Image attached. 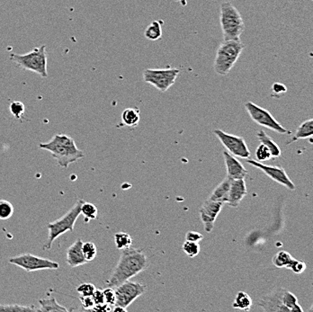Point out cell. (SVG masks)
I'll list each match as a JSON object with an SVG mask.
<instances>
[{"instance_id": "1", "label": "cell", "mask_w": 313, "mask_h": 312, "mask_svg": "<svg viewBox=\"0 0 313 312\" xmlns=\"http://www.w3.org/2000/svg\"><path fill=\"white\" fill-rule=\"evenodd\" d=\"M148 267V258L142 250L127 247L121 251V257L113 274L107 281L108 287L115 288L142 273Z\"/></svg>"}, {"instance_id": "2", "label": "cell", "mask_w": 313, "mask_h": 312, "mask_svg": "<svg viewBox=\"0 0 313 312\" xmlns=\"http://www.w3.org/2000/svg\"><path fill=\"white\" fill-rule=\"evenodd\" d=\"M39 148L50 152L62 168H67L72 163L84 158L83 151L78 149L74 140L65 134H56L50 142L40 143Z\"/></svg>"}, {"instance_id": "3", "label": "cell", "mask_w": 313, "mask_h": 312, "mask_svg": "<svg viewBox=\"0 0 313 312\" xmlns=\"http://www.w3.org/2000/svg\"><path fill=\"white\" fill-rule=\"evenodd\" d=\"M244 44L240 40L224 41L218 47L213 63L214 72L220 76H227L232 70L242 53Z\"/></svg>"}, {"instance_id": "4", "label": "cell", "mask_w": 313, "mask_h": 312, "mask_svg": "<svg viewBox=\"0 0 313 312\" xmlns=\"http://www.w3.org/2000/svg\"><path fill=\"white\" fill-rule=\"evenodd\" d=\"M220 23L224 41L239 40L245 30L242 17L231 2L221 3Z\"/></svg>"}, {"instance_id": "5", "label": "cell", "mask_w": 313, "mask_h": 312, "mask_svg": "<svg viewBox=\"0 0 313 312\" xmlns=\"http://www.w3.org/2000/svg\"><path fill=\"white\" fill-rule=\"evenodd\" d=\"M84 200L79 199L77 203L74 204V206L64 214L61 218H59L57 221L53 222H50L47 224V229L49 230L48 234V240L46 244L43 245V249H50L53 242L58 238L59 236H61L67 231L73 232L74 226L78 218L81 214L80 208L81 204H83Z\"/></svg>"}, {"instance_id": "6", "label": "cell", "mask_w": 313, "mask_h": 312, "mask_svg": "<svg viewBox=\"0 0 313 312\" xmlns=\"http://www.w3.org/2000/svg\"><path fill=\"white\" fill-rule=\"evenodd\" d=\"M11 60L17 63L19 67L25 71H33L42 78L48 77L47 71L46 46L42 45L34 48L28 53L16 54L12 53L10 56Z\"/></svg>"}, {"instance_id": "7", "label": "cell", "mask_w": 313, "mask_h": 312, "mask_svg": "<svg viewBox=\"0 0 313 312\" xmlns=\"http://www.w3.org/2000/svg\"><path fill=\"white\" fill-rule=\"evenodd\" d=\"M179 73V70L174 68L164 70L148 69L143 72V80L152 85L159 91L166 92L175 83Z\"/></svg>"}, {"instance_id": "8", "label": "cell", "mask_w": 313, "mask_h": 312, "mask_svg": "<svg viewBox=\"0 0 313 312\" xmlns=\"http://www.w3.org/2000/svg\"><path fill=\"white\" fill-rule=\"evenodd\" d=\"M9 263L17 267H21L26 272H34L40 270H57L59 268L58 263L40 258L33 254L19 255L9 259Z\"/></svg>"}, {"instance_id": "9", "label": "cell", "mask_w": 313, "mask_h": 312, "mask_svg": "<svg viewBox=\"0 0 313 312\" xmlns=\"http://www.w3.org/2000/svg\"><path fill=\"white\" fill-rule=\"evenodd\" d=\"M245 108L247 113L249 114L252 121L257 124L272 130L277 134H289L288 130L285 129L281 123L276 121L275 117L273 116L267 109L262 108L252 102H246L245 104Z\"/></svg>"}, {"instance_id": "10", "label": "cell", "mask_w": 313, "mask_h": 312, "mask_svg": "<svg viewBox=\"0 0 313 312\" xmlns=\"http://www.w3.org/2000/svg\"><path fill=\"white\" fill-rule=\"evenodd\" d=\"M116 301L114 306L127 308L134 300L146 291V286L142 283L126 281L114 289Z\"/></svg>"}, {"instance_id": "11", "label": "cell", "mask_w": 313, "mask_h": 312, "mask_svg": "<svg viewBox=\"0 0 313 312\" xmlns=\"http://www.w3.org/2000/svg\"><path fill=\"white\" fill-rule=\"evenodd\" d=\"M214 134L217 136L220 142L225 147L226 150L230 154L238 158H249L251 151L248 150L244 138L226 134L225 132L221 130H215Z\"/></svg>"}, {"instance_id": "12", "label": "cell", "mask_w": 313, "mask_h": 312, "mask_svg": "<svg viewBox=\"0 0 313 312\" xmlns=\"http://www.w3.org/2000/svg\"><path fill=\"white\" fill-rule=\"evenodd\" d=\"M247 164H251V166L259 168L261 171H263L264 173L270 177L272 180H274L276 183H280L282 185H284L286 188H288L289 190H295V185L292 183V180L289 178L288 175L286 174V172L282 167H277V166H267L262 162L256 161L254 159L247 158L246 160Z\"/></svg>"}, {"instance_id": "13", "label": "cell", "mask_w": 313, "mask_h": 312, "mask_svg": "<svg viewBox=\"0 0 313 312\" xmlns=\"http://www.w3.org/2000/svg\"><path fill=\"white\" fill-rule=\"evenodd\" d=\"M223 205L224 204L222 203L214 202L209 199L205 201L202 205L200 209V216L205 232L211 233L213 231L214 222L216 221L218 215L220 214Z\"/></svg>"}, {"instance_id": "14", "label": "cell", "mask_w": 313, "mask_h": 312, "mask_svg": "<svg viewBox=\"0 0 313 312\" xmlns=\"http://www.w3.org/2000/svg\"><path fill=\"white\" fill-rule=\"evenodd\" d=\"M285 289L279 288L276 291H273L267 295L264 296L259 300V306L265 311L289 312L287 308L284 306V293Z\"/></svg>"}, {"instance_id": "15", "label": "cell", "mask_w": 313, "mask_h": 312, "mask_svg": "<svg viewBox=\"0 0 313 312\" xmlns=\"http://www.w3.org/2000/svg\"><path fill=\"white\" fill-rule=\"evenodd\" d=\"M223 157L225 161L227 176L231 179H245L247 175V171L240 161H238L234 156L228 151H223Z\"/></svg>"}, {"instance_id": "16", "label": "cell", "mask_w": 313, "mask_h": 312, "mask_svg": "<svg viewBox=\"0 0 313 312\" xmlns=\"http://www.w3.org/2000/svg\"><path fill=\"white\" fill-rule=\"evenodd\" d=\"M246 195L245 179H232L230 182L229 199L227 204L231 207H238V204Z\"/></svg>"}, {"instance_id": "17", "label": "cell", "mask_w": 313, "mask_h": 312, "mask_svg": "<svg viewBox=\"0 0 313 312\" xmlns=\"http://www.w3.org/2000/svg\"><path fill=\"white\" fill-rule=\"evenodd\" d=\"M82 245L83 241L79 238L67 249V264L72 268L83 266L88 263L82 252Z\"/></svg>"}, {"instance_id": "18", "label": "cell", "mask_w": 313, "mask_h": 312, "mask_svg": "<svg viewBox=\"0 0 313 312\" xmlns=\"http://www.w3.org/2000/svg\"><path fill=\"white\" fill-rule=\"evenodd\" d=\"M232 179L226 176V178L219 183L215 189L213 190L212 195L209 196V200L214 202H220L222 204H227L229 199V193H230V182Z\"/></svg>"}, {"instance_id": "19", "label": "cell", "mask_w": 313, "mask_h": 312, "mask_svg": "<svg viewBox=\"0 0 313 312\" xmlns=\"http://www.w3.org/2000/svg\"><path fill=\"white\" fill-rule=\"evenodd\" d=\"M313 135V120L309 119L307 121H303L299 128L296 130V132L292 135V139L287 144H290L292 142H296L298 140L301 139H311Z\"/></svg>"}, {"instance_id": "20", "label": "cell", "mask_w": 313, "mask_h": 312, "mask_svg": "<svg viewBox=\"0 0 313 312\" xmlns=\"http://www.w3.org/2000/svg\"><path fill=\"white\" fill-rule=\"evenodd\" d=\"M257 137L259 139L260 143L267 146V148L269 149L270 152H271L272 158H279L281 156L280 147L273 141L271 137H269L264 131H259V134H257Z\"/></svg>"}, {"instance_id": "21", "label": "cell", "mask_w": 313, "mask_h": 312, "mask_svg": "<svg viewBox=\"0 0 313 312\" xmlns=\"http://www.w3.org/2000/svg\"><path fill=\"white\" fill-rule=\"evenodd\" d=\"M232 307L240 310L248 311L252 307V299L245 291H238L234 299Z\"/></svg>"}, {"instance_id": "22", "label": "cell", "mask_w": 313, "mask_h": 312, "mask_svg": "<svg viewBox=\"0 0 313 312\" xmlns=\"http://www.w3.org/2000/svg\"><path fill=\"white\" fill-rule=\"evenodd\" d=\"M140 120H141L140 110L135 107L126 109L121 114V121L126 126H129V127L136 126L138 124Z\"/></svg>"}, {"instance_id": "23", "label": "cell", "mask_w": 313, "mask_h": 312, "mask_svg": "<svg viewBox=\"0 0 313 312\" xmlns=\"http://www.w3.org/2000/svg\"><path fill=\"white\" fill-rule=\"evenodd\" d=\"M162 21L151 22L144 31V36L150 41H158L162 36Z\"/></svg>"}, {"instance_id": "24", "label": "cell", "mask_w": 313, "mask_h": 312, "mask_svg": "<svg viewBox=\"0 0 313 312\" xmlns=\"http://www.w3.org/2000/svg\"><path fill=\"white\" fill-rule=\"evenodd\" d=\"M39 311H68V308L58 304L53 297H50L49 299H42L39 300Z\"/></svg>"}, {"instance_id": "25", "label": "cell", "mask_w": 313, "mask_h": 312, "mask_svg": "<svg viewBox=\"0 0 313 312\" xmlns=\"http://www.w3.org/2000/svg\"><path fill=\"white\" fill-rule=\"evenodd\" d=\"M293 258L286 251H279L273 258V264L277 268H287Z\"/></svg>"}, {"instance_id": "26", "label": "cell", "mask_w": 313, "mask_h": 312, "mask_svg": "<svg viewBox=\"0 0 313 312\" xmlns=\"http://www.w3.org/2000/svg\"><path fill=\"white\" fill-rule=\"evenodd\" d=\"M114 242L118 249H126L133 244V238L126 232H118L114 235Z\"/></svg>"}, {"instance_id": "27", "label": "cell", "mask_w": 313, "mask_h": 312, "mask_svg": "<svg viewBox=\"0 0 313 312\" xmlns=\"http://www.w3.org/2000/svg\"><path fill=\"white\" fill-rule=\"evenodd\" d=\"M80 212L87 220H96V217H97V212H98L95 204L87 203L85 201H84L83 204H81Z\"/></svg>"}, {"instance_id": "28", "label": "cell", "mask_w": 313, "mask_h": 312, "mask_svg": "<svg viewBox=\"0 0 313 312\" xmlns=\"http://www.w3.org/2000/svg\"><path fill=\"white\" fill-rule=\"evenodd\" d=\"M0 311H39L38 308L18 304H0Z\"/></svg>"}, {"instance_id": "29", "label": "cell", "mask_w": 313, "mask_h": 312, "mask_svg": "<svg viewBox=\"0 0 313 312\" xmlns=\"http://www.w3.org/2000/svg\"><path fill=\"white\" fill-rule=\"evenodd\" d=\"M82 252L87 262H91L96 258L97 255L96 245L93 242H85L82 245Z\"/></svg>"}, {"instance_id": "30", "label": "cell", "mask_w": 313, "mask_h": 312, "mask_svg": "<svg viewBox=\"0 0 313 312\" xmlns=\"http://www.w3.org/2000/svg\"><path fill=\"white\" fill-rule=\"evenodd\" d=\"M14 214L13 204L7 200H0V220H9Z\"/></svg>"}, {"instance_id": "31", "label": "cell", "mask_w": 313, "mask_h": 312, "mask_svg": "<svg viewBox=\"0 0 313 312\" xmlns=\"http://www.w3.org/2000/svg\"><path fill=\"white\" fill-rule=\"evenodd\" d=\"M183 250L189 258H195L200 253V245L197 242L186 241L183 244Z\"/></svg>"}, {"instance_id": "32", "label": "cell", "mask_w": 313, "mask_h": 312, "mask_svg": "<svg viewBox=\"0 0 313 312\" xmlns=\"http://www.w3.org/2000/svg\"><path fill=\"white\" fill-rule=\"evenodd\" d=\"M9 110L16 119H21L25 114V106L20 101H13L9 105Z\"/></svg>"}, {"instance_id": "33", "label": "cell", "mask_w": 313, "mask_h": 312, "mask_svg": "<svg viewBox=\"0 0 313 312\" xmlns=\"http://www.w3.org/2000/svg\"><path fill=\"white\" fill-rule=\"evenodd\" d=\"M256 158L259 162L267 161V160L271 159V152H270V150L267 148V146H265L261 143L258 147V149L256 150Z\"/></svg>"}, {"instance_id": "34", "label": "cell", "mask_w": 313, "mask_h": 312, "mask_svg": "<svg viewBox=\"0 0 313 312\" xmlns=\"http://www.w3.org/2000/svg\"><path fill=\"white\" fill-rule=\"evenodd\" d=\"M96 289V286L93 283H84L77 288V291L80 293V296H92Z\"/></svg>"}, {"instance_id": "35", "label": "cell", "mask_w": 313, "mask_h": 312, "mask_svg": "<svg viewBox=\"0 0 313 312\" xmlns=\"http://www.w3.org/2000/svg\"><path fill=\"white\" fill-rule=\"evenodd\" d=\"M103 292H104V303L108 304L111 307L114 306L116 301L114 289L112 287L106 288L103 290Z\"/></svg>"}, {"instance_id": "36", "label": "cell", "mask_w": 313, "mask_h": 312, "mask_svg": "<svg viewBox=\"0 0 313 312\" xmlns=\"http://www.w3.org/2000/svg\"><path fill=\"white\" fill-rule=\"evenodd\" d=\"M287 269H291V270L295 273L297 275H300L302 274L306 269V264L300 260H296V259H292V262L290 263Z\"/></svg>"}, {"instance_id": "37", "label": "cell", "mask_w": 313, "mask_h": 312, "mask_svg": "<svg viewBox=\"0 0 313 312\" xmlns=\"http://www.w3.org/2000/svg\"><path fill=\"white\" fill-rule=\"evenodd\" d=\"M80 301L82 304V307L86 310H91L95 307V301L93 300L92 296H80Z\"/></svg>"}, {"instance_id": "38", "label": "cell", "mask_w": 313, "mask_h": 312, "mask_svg": "<svg viewBox=\"0 0 313 312\" xmlns=\"http://www.w3.org/2000/svg\"><path fill=\"white\" fill-rule=\"evenodd\" d=\"M272 91L275 96H279L287 92V88L286 86H284V84L276 82L272 86Z\"/></svg>"}, {"instance_id": "39", "label": "cell", "mask_w": 313, "mask_h": 312, "mask_svg": "<svg viewBox=\"0 0 313 312\" xmlns=\"http://www.w3.org/2000/svg\"><path fill=\"white\" fill-rule=\"evenodd\" d=\"M203 239H204V236L202 234L199 233V232H197V231H188L186 235H185V240H187V241L199 243Z\"/></svg>"}, {"instance_id": "40", "label": "cell", "mask_w": 313, "mask_h": 312, "mask_svg": "<svg viewBox=\"0 0 313 312\" xmlns=\"http://www.w3.org/2000/svg\"><path fill=\"white\" fill-rule=\"evenodd\" d=\"M92 297L96 305L104 303V292H103L102 289H96L93 293Z\"/></svg>"}, {"instance_id": "41", "label": "cell", "mask_w": 313, "mask_h": 312, "mask_svg": "<svg viewBox=\"0 0 313 312\" xmlns=\"http://www.w3.org/2000/svg\"><path fill=\"white\" fill-rule=\"evenodd\" d=\"M91 310H93V311H110V310H112V307L109 306L108 304L104 303H104L95 305V307Z\"/></svg>"}, {"instance_id": "42", "label": "cell", "mask_w": 313, "mask_h": 312, "mask_svg": "<svg viewBox=\"0 0 313 312\" xmlns=\"http://www.w3.org/2000/svg\"><path fill=\"white\" fill-rule=\"evenodd\" d=\"M113 311L114 312H127V308H122V307H119V306H114V308L113 309Z\"/></svg>"}]
</instances>
